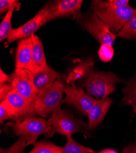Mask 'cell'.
I'll use <instances>...</instances> for the list:
<instances>
[{"label":"cell","mask_w":136,"mask_h":153,"mask_svg":"<svg viewBox=\"0 0 136 153\" xmlns=\"http://www.w3.org/2000/svg\"><path fill=\"white\" fill-rule=\"evenodd\" d=\"M82 87L96 98L104 99L116 90L115 85L125 81L112 72H100L90 69L81 80Z\"/></svg>","instance_id":"6da1fadb"},{"label":"cell","mask_w":136,"mask_h":153,"mask_svg":"<svg viewBox=\"0 0 136 153\" xmlns=\"http://www.w3.org/2000/svg\"><path fill=\"white\" fill-rule=\"evenodd\" d=\"M90 8L98 17L107 25L112 33L117 35L135 10L130 5L114 7L108 5L106 1L100 0L92 1Z\"/></svg>","instance_id":"7a4b0ae2"},{"label":"cell","mask_w":136,"mask_h":153,"mask_svg":"<svg viewBox=\"0 0 136 153\" xmlns=\"http://www.w3.org/2000/svg\"><path fill=\"white\" fill-rule=\"evenodd\" d=\"M5 129L9 130L15 136L26 140V145H34L40 135L49 136L50 126L43 118L30 117L19 122H9L5 125Z\"/></svg>","instance_id":"3957f363"},{"label":"cell","mask_w":136,"mask_h":153,"mask_svg":"<svg viewBox=\"0 0 136 153\" xmlns=\"http://www.w3.org/2000/svg\"><path fill=\"white\" fill-rule=\"evenodd\" d=\"M47 122L50 126V132L48 137H52L55 133H58L65 136L67 138L76 133H85L88 130V124L62 109L61 105L53 112Z\"/></svg>","instance_id":"277c9868"},{"label":"cell","mask_w":136,"mask_h":153,"mask_svg":"<svg viewBox=\"0 0 136 153\" xmlns=\"http://www.w3.org/2000/svg\"><path fill=\"white\" fill-rule=\"evenodd\" d=\"M66 85L60 79L40 91L34 103V110L37 115L45 118L51 115L53 112L63 102V94Z\"/></svg>","instance_id":"5b68a950"},{"label":"cell","mask_w":136,"mask_h":153,"mask_svg":"<svg viewBox=\"0 0 136 153\" xmlns=\"http://www.w3.org/2000/svg\"><path fill=\"white\" fill-rule=\"evenodd\" d=\"M76 19L101 45H113L118 35L112 33L107 25L99 19L93 12L81 14Z\"/></svg>","instance_id":"8992f818"},{"label":"cell","mask_w":136,"mask_h":153,"mask_svg":"<svg viewBox=\"0 0 136 153\" xmlns=\"http://www.w3.org/2000/svg\"><path fill=\"white\" fill-rule=\"evenodd\" d=\"M10 85L28 102L34 107L35 101L39 95L32 80V73L28 69H15L10 75Z\"/></svg>","instance_id":"52a82bcc"},{"label":"cell","mask_w":136,"mask_h":153,"mask_svg":"<svg viewBox=\"0 0 136 153\" xmlns=\"http://www.w3.org/2000/svg\"><path fill=\"white\" fill-rule=\"evenodd\" d=\"M64 93L66 97L62 103L73 105L84 114H87L96 101L95 98L84 91L82 86L74 84L66 86Z\"/></svg>","instance_id":"ba28073f"},{"label":"cell","mask_w":136,"mask_h":153,"mask_svg":"<svg viewBox=\"0 0 136 153\" xmlns=\"http://www.w3.org/2000/svg\"><path fill=\"white\" fill-rule=\"evenodd\" d=\"M83 1L82 0H58L49 3L46 21V23L51 20L69 16L75 19L79 17Z\"/></svg>","instance_id":"9c48e42d"},{"label":"cell","mask_w":136,"mask_h":153,"mask_svg":"<svg viewBox=\"0 0 136 153\" xmlns=\"http://www.w3.org/2000/svg\"><path fill=\"white\" fill-rule=\"evenodd\" d=\"M48 9V5L47 3L30 20L18 28L12 29L7 38V44H10L17 40L26 39L34 34L37 30L46 23Z\"/></svg>","instance_id":"30bf717a"},{"label":"cell","mask_w":136,"mask_h":153,"mask_svg":"<svg viewBox=\"0 0 136 153\" xmlns=\"http://www.w3.org/2000/svg\"><path fill=\"white\" fill-rule=\"evenodd\" d=\"M5 100L13 110L17 118V122L37 115L34 107L14 90H12L8 94Z\"/></svg>","instance_id":"8fae6325"},{"label":"cell","mask_w":136,"mask_h":153,"mask_svg":"<svg viewBox=\"0 0 136 153\" xmlns=\"http://www.w3.org/2000/svg\"><path fill=\"white\" fill-rule=\"evenodd\" d=\"M112 104V99L109 97L96 100L87 114L89 118L88 129H93L103 122Z\"/></svg>","instance_id":"7c38bea8"},{"label":"cell","mask_w":136,"mask_h":153,"mask_svg":"<svg viewBox=\"0 0 136 153\" xmlns=\"http://www.w3.org/2000/svg\"><path fill=\"white\" fill-rule=\"evenodd\" d=\"M31 37L33 47L31 59L28 69L32 74H34L46 68L48 65L45 58L42 41L37 36L33 34Z\"/></svg>","instance_id":"4fadbf2b"},{"label":"cell","mask_w":136,"mask_h":153,"mask_svg":"<svg viewBox=\"0 0 136 153\" xmlns=\"http://www.w3.org/2000/svg\"><path fill=\"white\" fill-rule=\"evenodd\" d=\"M32 47L31 36L19 41L15 52V69H28L31 59Z\"/></svg>","instance_id":"5bb4252c"},{"label":"cell","mask_w":136,"mask_h":153,"mask_svg":"<svg viewBox=\"0 0 136 153\" xmlns=\"http://www.w3.org/2000/svg\"><path fill=\"white\" fill-rule=\"evenodd\" d=\"M61 76L62 75L59 72L48 66L46 68L32 74V80L36 90L39 93Z\"/></svg>","instance_id":"9a60e30c"},{"label":"cell","mask_w":136,"mask_h":153,"mask_svg":"<svg viewBox=\"0 0 136 153\" xmlns=\"http://www.w3.org/2000/svg\"><path fill=\"white\" fill-rule=\"evenodd\" d=\"M123 97L121 104L130 105L136 114V74L128 82L126 86L123 89Z\"/></svg>","instance_id":"2e32d148"},{"label":"cell","mask_w":136,"mask_h":153,"mask_svg":"<svg viewBox=\"0 0 136 153\" xmlns=\"http://www.w3.org/2000/svg\"><path fill=\"white\" fill-rule=\"evenodd\" d=\"M93 65V61L88 60L82 62L75 68H74L65 77V80L67 83H73L76 80H81L87 72L92 69Z\"/></svg>","instance_id":"e0dca14e"},{"label":"cell","mask_w":136,"mask_h":153,"mask_svg":"<svg viewBox=\"0 0 136 153\" xmlns=\"http://www.w3.org/2000/svg\"><path fill=\"white\" fill-rule=\"evenodd\" d=\"M20 7V3H18L10 9L4 16L3 20L0 24V41L7 39L9 36L12 28L11 27V20L12 15L15 10H18Z\"/></svg>","instance_id":"ac0fdd59"},{"label":"cell","mask_w":136,"mask_h":153,"mask_svg":"<svg viewBox=\"0 0 136 153\" xmlns=\"http://www.w3.org/2000/svg\"><path fill=\"white\" fill-rule=\"evenodd\" d=\"M118 36L126 39H136V9L131 19L118 33Z\"/></svg>","instance_id":"d6986e66"},{"label":"cell","mask_w":136,"mask_h":153,"mask_svg":"<svg viewBox=\"0 0 136 153\" xmlns=\"http://www.w3.org/2000/svg\"><path fill=\"white\" fill-rule=\"evenodd\" d=\"M62 153H98L74 140L72 137L67 138V142L62 147Z\"/></svg>","instance_id":"ffe728a7"},{"label":"cell","mask_w":136,"mask_h":153,"mask_svg":"<svg viewBox=\"0 0 136 153\" xmlns=\"http://www.w3.org/2000/svg\"><path fill=\"white\" fill-rule=\"evenodd\" d=\"M28 153H62V148L48 141L37 142Z\"/></svg>","instance_id":"44dd1931"},{"label":"cell","mask_w":136,"mask_h":153,"mask_svg":"<svg viewBox=\"0 0 136 153\" xmlns=\"http://www.w3.org/2000/svg\"><path fill=\"white\" fill-rule=\"evenodd\" d=\"M7 120L17 122V118L13 110L4 100L0 103V123L3 124Z\"/></svg>","instance_id":"7402d4cb"},{"label":"cell","mask_w":136,"mask_h":153,"mask_svg":"<svg viewBox=\"0 0 136 153\" xmlns=\"http://www.w3.org/2000/svg\"><path fill=\"white\" fill-rule=\"evenodd\" d=\"M27 146L26 140L19 137L16 142L8 148H1L0 153H24V149Z\"/></svg>","instance_id":"603a6c76"},{"label":"cell","mask_w":136,"mask_h":153,"mask_svg":"<svg viewBox=\"0 0 136 153\" xmlns=\"http://www.w3.org/2000/svg\"><path fill=\"white\" fill-rule=\"evenodd\" d=\"M114 55V49L112 45L103 44L101 45L98 51V56L103 62H109L112 60Z\"/></svg>","instance_id":"cb8c5ba5"},{"label":"cell","mask_w":136,"mask_h":153,"mask_svg":"<svg viewBox=\"0 0 136 153\" xmlns=\"http://www.w3.org/2000/svg\"><path fill=\"white\" fill-rule=\"evenodd\" d=\"M19 3L17 0H1L0 1V13H7L8 10Z\"/></svg>","instance_id":"d4e9b609"},{"label":"cell","mask_w":136,"mask_h":153,"mask_svg":"<svg viewBox=\"0 0 136 153\" xmlns=\"http://www.w3.org/2000/svg\"><path fill=\"white\" fill-rule=\"evenodd\" d=\"M12 91L10 83H6L0 86V102L4 100L8 94Z\"/></svg>","instance_id":"484cf974"},{"label":"cell","mask_w":136,"mask_h":153,"mask_svg":"<svg viewBox=\"0 0 136 153\" xmlns=\"http://www.w3.org/2000/svg\"><path fill=\"white\" fill-rule=\"evenodd\" d=\"M107 4L114 7H122L129 5L128 0H107Z\"/></svg>","instance_id":"4316f807"},{"label":"cell","mask_w":136,"mask_h":153,"mask_svg":"<svg viewBox=\"0 0 136 153\" xmlns=\"http://www.w3.org/2000/svg\"><path fill=\"white\" fill-rule=\"evenodd\" d=\"M10 82V76L6 74L2 69H0V86Z\"/></svg>","instance_id":"83f0119b"},{"label":"cell","mask_w":136,"mask_h":153,"mask_svg":"<svg viewBox=\"0 0 136 153\" xmlns=\"http://www.w3.org/2000/svg\"><path fill=\"white\" fill-rule=\"evenodd\" d=\"M121 153H136V143H132L126 146Z\"/></svg>","instance_id":"f1b7e54d"},{"label":"cell","mask_w":136,"mask_h":153,"mask_svg":"<svg viewBox=\"0 0 136 153\" xmlns=\"http://www.w3.org/2000/svg\"><path fill=\"white\" fill-rule=\"evenodd\" d=\"M98 153H117L115 150L110 149H105L104 150L101 151Z\"/></svg>","instance_id":"f546056e"},{"label":"cell","mask_w":136,"mask_h":153,"mask_svg":"<svg viewBox=\"0 0 136 153\" xmlns=\"http://www.w3.org/2000/svg\"><path fill=\"white\" fill-rule=\"evenodd\" d=\"M135 143H136V142H135Z\"/></svg>","instance_id":"4dcf8cb0"}]
</instances>
